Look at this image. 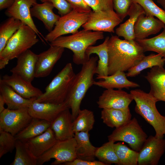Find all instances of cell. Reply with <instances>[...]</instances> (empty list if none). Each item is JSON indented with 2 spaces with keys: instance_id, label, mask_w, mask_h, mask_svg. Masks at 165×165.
<instances>
[{
  "instance_id": "obj_31",
  "label": "cell",
  "mask_w": 165,
  "mask_h": 165,
  "mask_svg": "<svg viewBox=\"0 0 165 165\" xmlns=\"http://www.w3.org/2000/svg\"><path fill=\"white\" fill-rule=\"evenodd\" d=\"M165 59L160 55L152 53L144 57L136 65L128 71L127 77H134L139 74L144 69L155 66H164Z\"/></svg>"
},
{
  "instance_id": "obj_8",
  "label": "cell",
  "mask_w": 165,
  "mask_h": 165,
  "mask_svg": "<svg viewBox=\"0 0 165 165\" xmlns=\"http://www.w3.org/2000/svg\"><path fill=\"white\" fill-rule=\"evenodd\" d=\"M147 138V134L135 117L121 127L115 128L108 136V141L126 142L132 149L138 152Z\"/></svg>"
},
{
  "instance_id": "obj_44",
  "label": "cell",
  "mask_w": 165,
  "mask_h": 165,
  "mask_svg": "<svg viewBox=\"0 0 165 165\" xmlns=\"http://www.w3.org/2000/svg\"><path fill=\"white\" fill-rule=\"evenodd\" d=\"M71 5L73 9H77L88 11H91L84 0H66Z\"/></svg>"
},
{
  "instance_id": "obj_19",
  "label": "cell",
  "mask_w": 165,
  "mask_h": 165,
  "mask_svg": "<svg viewBox=\"0 0 165 165\" xmlns=\"http://www.w3.org/2000/svg\"><path fill=\"white\" fill-rule=\"evenodd\" d=\"M1 80L25 98H37L43 93L39 89L34 86L31 82L14 74L11 75H5Z\"/></svg>"
},
{
  "instance_id": "obj_16",
  "label": "cell",
  "mask_w": 165,
  "mask_h": 165,
  "mask_svg": "<svg viewBox=\"0 0 165 165\" xmlns=\"http://www.w3.org/2000/svg\"><path fill=\"white\" fill-rule=\"evenodd\" d=\"M35 100L29 106L28 110L33 117L52 123L63 111L70 109L68 102L59 104L47 102H38Z\"/></svg>"
},
{
  "instance_id": "obj_40",
  "label": "cell",
  "mask_w": 165,
  "mask_h": 165,
  "mask_svg": "<svg viewBox=\"0 0 165 165\" xmlns=\"http://www.w3.org/2000/svg\"><path fill=\"white\" fill-rule=\"evenodd\" d=\"M113 9L123 20L128 15L130 7L134 2L133 0H112Z\"/></svg>"
},
{
  "instance_id": "obj_45",
  "label": "cell",
  "mask_w": 165,
  "mask_h": 165,
  "mask_svg": "<svg viewBox=\"0 0 165 165\" xmlns=\"http://www.w3.org/2000/svg\"><path fill=\"white\" fill-rule=\"evenodd\" d=\"M15 0H0V10L8 9L14 3Z\"/></svg>"
},
{
  "instance_id": "obj_18",
  "label": "cell",
  "mask_w": 165,
  "mask_h": 165,
  "mask_svg": "<svg viewBox=\"0 0 165 165\" xmlns=\"http://www.w3.org/2000/svg\"><path fill=\"white\" fill-rule=\"evenodd\" d=\"M38 58L37 54L29 49L19 56L16 66L10 72L31 82L35 78V70Z\"/></svg>"
},
{
  "instance_id": "obj_42",
  "label": "cell",
  "mask_w": 165,
  "mask_h": 165,
  "mask_svg": "<svg viewBox=\"0 0 165 165\" xmlns=\"http://www.w3.org/2000/svg\"><path fill=\"white\" fill-rule=\"evenodd\" d=\"M45 2L51 3L61 16L68 13L73 9L71 4L66 0H44L43 2Z\"/></svg>"
},
{
  "instance_id": "obj_3",
  "label": "cell",
  "mask_w": 165,
  "mask_h": 165,
  "mask_svg": "<svg viewBox=\"0 0 165 165\" xmlns=\"http://www.w3.org/2000/svg\"><path fill=\"white\" fill-rule=\"evenodd\" d=\"M104 38L103 32L83 29L70 35L60 36L50 42V45L70 50L73 53L74 63L82 65L90 59L86 54L87 48Z\"/></svg>"
},
{
  "instance_id": "obj_5",
  "label": "cell",
  "mask_w": 165,
  "mask_h": 165,
  "mask_svg": "<svg viewBox=\"0 0 165 165\" xmlns=\"http://www.w3.org/2000/svg\"><path fill=\"white\" fill-rule=\"evenodd\" d=\"M75 75L72 64H67L47 86L45 92L35 101L57 104L64 102L68 97Z\"/></svg>"
},
{
  "instance_id": "obj_47",
  "label": "cell",
  "mask_w": 165,
  "mask_h": 165,
  "mask_svg": "<svg viewBox=\"0 0 165 165\" xmlns=\"http://www.w3.org/2000/svg\"><path fill=\"white\" fill-rule=\"evenodd\" d=\"M5 104L6 103L4 99L3 96L0 94V113L6 108L4 107Z\"/></svg>"
},
{
  "instance_id": "obj_4",
  "label": "cell",
  "mask_w": 165,
  "mask_h": 165,
  "mask_svg": "<svg viewBox=\"0 0 165 165\" xmlns=\"http://www.w3.org/2000/svg\"><path fill=\"white\" fill-rule=\"evenodd\" d=\"M130 93L135 101V112L142 117L154 129L157 138H163L165 135V116L161 115L156 106L158 101L150 92L140 89L131 90Z\"/></svg>"
},
{
  "instance_id": "obj_36",
  "label": "cell",
  "mask_w": 165,
  "mask_h": 165,
  "mask_svg": "<svg viewBox=\"0 0 165 165\" xmlns=\"http://www.w3.org/2000/svg\"><path fill=\"white\" fill-rule=\"evenodd\" d=\"M114 148L120 165H137L138 152L131 149L121 142L114 143Z\"/></svg>"
},
{
  "instance_id": "obj_41",
  "label": "cell",
  "mask_w": 165,
  "mask_h": 165,
  "mask_svg": "<svg viewBox=\"0 0 165 165\" xmlns=\"http://www.w3.org/2000/svg\"><path fill=\"white\" fill-rule=\"evenodd\" d=\"M92 11L114 10L112 0H84Z\"/></svg>"
},
{
  "instance_id": "obj_35",
  "label": "cell",
  "mask_w": 165,
  "mask_h": 165,
  "mask_svg": "<svg viewBox=\"0 0 165 165\" xmlns=\"http://www.w3.org/2000/svg\"><path fill=\"white\" fill-rule=\"evenodd\" d=\"M22 22L20 20L10 17L0 26V52L6 46L7 43L19 28Z\"/></svg>"
},
{
  "instance_id": "obj_49",
  "label": "cell",
  "mask_w": 165,
  "mask_h": 165,
  "mask_svg": "<svg viewBox=\"0 0 165 165\" xmlns=\"http://www.w3.org/2000/svg\"><path fill=\"white\" fill-rule=\"evenodd\" d=\"M40 0L42 2H43L44 1V0Z\"/></svg>"
},
{
  "instance_id": "obj_23",
  "label": "cell",
  "mask_w": 165,
  "mask_h": 165,
  "mask_svg": "<svg viewBox=\"0 0 165 165\" xmlns=\"http://www.w3.org/2000/svg\"><path fill=\"white\" fill-rule=\"evenodd\" d=\"M54 8L51 3L45 2L42 4H35L30 9L32 17H36L41 20L49 32L53 29L54 26L61 17L53 12Z\"/></svg>"
},
{
  "instance_id": "obj_20",
  "label": "cell",
  "mask_w": 165,
  "mask_h": 165,
  "mask_svg": "<svg viewBox=\"0 0 165 165\" xmlns=\"http://www.w3.org/2000/svg\"><path fill=\"white\" fill-rule=\"evenodd\" d=\"M70 109L62 112L51 123L50 127L57 140H64L74 137L73 120Z\"/></svg>"
},
{
  "instance_id": "obj_34",
  "label": "cell",
  "mask_w": 165,
  "mask_h": 165,
  "mask_svg": "<svg viewBox=\"0 0 165 165\" xmlns=\"http://www.w3.org/2000/svg\"><path fill=\"white\" fill-rule=\"evenodd\" d=\"M95 123L93 112L87 109H80L78 116L73 122V131L89 132L93 127Z\"/></svg>"
},
{
  "instance_id": "obj_29",
  "label": "cell",
  "mask_w": 165,
  "mask_h": 165,
  "mask_svg": "<svg viewBox=\"0 0 165 165\" xmlns=\"http://www.w3.org/2000/svg\"><path fill=\"white\" fill-rule=\"evenodd\" d=\"M51 124L46 120L33 118L29 123L15 136L17 140L26 142L43 133L50 127Z\"/></svg>"
},
{
  "instance_id": "obj_13",
  "label": "cell",
  "mask_w": 165,
  "mask_h": 165,
  "mask_svg": "<svg viewBox=\"0 0 165 165\" xmlns=\"http://www.w3.org/2000/svg\"><path fill=\"white\" fill-rule=\"evenodd\" d=\"M134 100L130 93L122 89H106L99 96L97 103L100 108L125 109Z\"/></svg>"
},
{
  "instance_id": "obj_43",
  "label": "cell",
  "mask_w": 165,
  "mask_h": 165,
  "mask_svg": "<svg viewBox=\"0 0 165 165\" xmlns=\"http://www.w3.org/2000/svg\"><path fill=\"white\" fill-rule=\"evenodd\" d=\"M64 165H106L105 163L100 161H89L76 159L73 161L65 163Z\"/></svg>"
},
{
  "instance_id": "obj_30",
  "label": "cell",
  "mask_w": 165,
  "mask_h": 165,
  "mask_svg": "<svg viewBox=\"0 0 165 165\" xmlns=\"http://www.w3.org/2000/svg\"><path fill=\"white\" fill-rule=\"evenodd\" d=\"M151 68L145 78L150 84L149 92L154 96L165 91V69L163 66H155Z\"/></svg>"
},
{
  "instance_id": "obj_2",
  "label": "cell",
  "mask_w": 165,
  "mask_h": 165,
  "mask_svg": "<svg viewBox=\"0 0 165 165\" xmlns=\"http://www.w3.org/2000/svg\"><path fill=\"white\" fill-rule=\"evenodd\" d=\"M98 57H92L82 64L80 72L75 75L71 89L66 100L71 110L73 120L78 115L81 102L88 89L95 81L94 79L96 74Z\"/></svg>"
},
{
  "instance_id": "obj_25",
  "label": "cell",
  "mask_w": 165,
  "mask_h": 165,
  "mask_svg": "<svg viewBox=\"0 0 165 165\" xmlns=\"http://www.w3.org/2000/svg\"><path fill=\"white\" fill-rule=\"evenodd\" d=\"M145 13L142 7L139 4L133 2L128 13L129 19L125 22L121 24L116 29V33L119 37H123L124 39L135 40L134 27L139 16Z\"/></svg>"
},
{
  "instance_id": "obj_39",
  "label": "cell",
  "mask_w": 165,
  "mask_h": 165,
  "mask_svg": "<svg viewBox=\"0 0 165 165\" xmlns=\"http://www.w3.org/2000/svg\"><path fill=\"white\" fill-rule=\"evenodd\" d=\"M17 139L15 136L0 128V158L15 148Z\"/></svg>"
},
{
  "instance_id": "obj_24",
  "label": "cell",
  "mask_w": 165,
  "mask_h": 165,
  "mask_svg": "<svg viewBox=\"0 0 165 165\" xmlns=\"http://www.w3.org/2000/svg\"><path fill=\"white\" fill-rule=\"evenodd\" d=\"M0 92L9 109L16 110L28 108L37 98H25L17 93L11 86L0 80Z\"/></svg>"
},
{
  "instance_id": "obj_28",
  "label": "cell",
  "mask_w": 165,
  "mask_h": 165,
  "mask_svg": "<svg viewBox=\"0 0 165 165\" xmlns=\"http://www.w3.org/2000/svg\"><path fill=\"white\" fill-rule=\"evenodd\" d=\"M109 37H106L104 42L97 46H91L87 48L86 54L88 58L92 54H96L98 56L96 74L100 75H108V42Z\"/></svg>"
},
{
  "instance_id": "obj_38",
  "label": "cell",
  "mask_w": 165,
  "mask_h": 165,
  "mask_svg": "<svg viewBox=\"0 0 165 165\" xmlns=\"http://www.w3.org/2000/svg\"><path fill=\"white\" fill-rule=\"evenodd\" d=\"M140 5L145 13L156 17L165 24V11L159 7L152 0H133Z\"/></svg>"
},
{
  "instance_id": "obj_33",
  "label": "cell",
  "mask_w": 165,
  "mask_h": 165,
  "mask_svg": "<svg viewBox=\"0 0 165 165\" xmlns=\"http://www.w3.org/2000/svg\"><path fill=\"white\" fill-rule=\"evenodd\" d=\"M14 160L10 165H37V158L32 154L26 143L17 140Z\"/></svg>"
},
{
  "instance_id": "obj_26",
  "label": "cell",
  "mask_w": 165,
  "mask_h": 165,
  "mask_svg": "<svg viewBox=\"0 0 165 165\" xmlns=\"http://www.w3.org/2000/svg\"><path fill=\"white\" fill-rule=\"evenodd\" d=\"M129 107L125 109L104 108L101 118L107 126L116 128L123 126L131 119Z\"/></svg>"
},
{
  "instance_id": "obj_21",
  "label": "cell",
  "mask_w": 165,
  "mask_h": 165,
  "mask_svg": "<svg viewBox=\"0 0 165 165\" xmlns=\"http://www.w3.org/2000/svg\"><path fill=\"white\" fill-rule=\"evenodd\" d=\"M96 79L102 80L95 81L94 85L106 89H128L140 86L138 84L128 80L126 73L123 71H118L112 75L107 76L97 75Z\"/></svg>"
},
{
  "instance_id": "obj_14",
  "label": "cell",
  "mask_w": 165,
  "mask_h": 165,
  "mask_svg": "<svg viewBox=\"0 0 165 165\" xmlns=\"http://www.w3.org/2000/svg\"><path fill=\"white\" fill-rule=\"evenodd\" d=\"M37 3L36 0H15L13 5L7 9L6 14L9 17L20 20L31 28L45 43V37L36 27L31 14V7Z\"/></svg>"
},
{
  "instance_id": "obj_27",
  "label": "cell",
  "mask_w": 165,
  "mask_h": 165,
  "mask_svg": "<svg viewBox=\"0 0 165 165\" xmlns=\"http://www.w3.org/2000/svg\"><path fill=\"white\" fill-rule=\"evenodd\" d=\"M74 138L76 142V158L89 161L95 160V152L97 148L91 143L89 132L75 133Z\"/></svg>"
},
{
  "instance_id": "obj_15",
  "label": "cell",
  "mask_w": 165,
  "mask_h": 165,
  "mask_svg": "<svg viewBox=\"0 0 165 165\" xmlns=\"http://www.w3.org/2000/svg\"><path fill=\"white\" fill-rule=\"evenodd\" d=\"M64 50L63 47L50 46L47 50L38 54L35 78H43L48 76L61 58Z\"/></svg>"
},
{
  "instance_id": "obj_7",
  "label": "cell",
  "mask_w": 165,
  "mask_h": 165,
  "mask_svg": "<svg viewBox=\"0 0 165 165\" xmlns=\"http://www.w3.org/2000/svg\"><path fill=\"white\" fill-rule=\"evenodd\" d=\"M91 11L72 9L68 13L61 16L52 30L45 37V40L50 42L60 36L77 32L87 21Z\"/></svg>"
},
{
  "instance_id": "obj_12",
  "label": "cell",
  "mask_w": 165,
  "mask_h": 165,
  "mask_svg": "<svg viewBox=\"0 0 165 165\" xmlns=\"http://www.w3.org/2000/svg\"><path fill=\"white\" fill-rule=\"evenodd\" d=\"M165 151V139L150 135L138 152V165H157Z\"/></svg>"
},
{
  "instance_id": "obj_48",
  "label": "cell",
  "mask_w": 165,
  "mask_h": 165,
  "mask_svg": "<svg viewBox=\"0 0 165 165\" xmlns=\"http://www.w3.org/2000/svg\"><path fill=\"white\" fill-rule=\"evenodd\" d=\"M157 2L160 4L165 11V0H157Z\"/></svg>"
},
{
  "instance_id": "obj_22",
  "label": "cell",
  "mask_w": 165,
  "mask_h": 165,
  "mask_svg": "<svg viewBox=\"0 0 165 165\" xmlns=\"http://www.w3.org/2000/svg\"><path fill=\"white\" fill-rule=\"evenodd\" d=\"M57 141L50 127L41 134L25 143L32 154L37 159L50 149Z\"/></svg>"
},
{
  "instance_id": "obj_9",
  "label": "cell",
  "mask_w": 165,
  "mask_h": 165,
  "mask_svg": "<svg viewBox=\"0 0 165 165\" xmlns=\"http://www.w3.org/2000/svg\"><path fill=\"white\" fill-rule=\"evenodd\" d=\"M76 142L74 137L58 141L48 150L37 159V165H42L52 159L55 160L52 165H57L71 162L76 159Z\"/></svg>"
},
{
  "instance_id": "obj_32",
  "label": "cell",
  "mask_w": 165,
  "mask_h": 165,
  "mask_svg": "<svg viewBox=\"0 0 165 165\" xmlns=\"http://www.w3.org/2000/svg\"><path fill=\"white\" fill-rule=\"evenodd\" d=\"M136 41L145 52H154L165 59V27L160 34L155 37Z\"/></svg>"
},
{
  "instance_id": "obj_6",
  "label": "cell",
  "mask_w": 165,
  "mask_h": 165,
  "mask_svg": "<svg viewBox=\"0 0 165 165\" xmlns=\"http://www.w3.org/2000/svg\"><path fill=\"white\" fill-rule=\"evenodd\" d=\"M37 35L33 29L22 23L0 52V69L4 68L10 60L17 58L35 44L39 41Z\"/></svg>"
},
{
  "instance_id": "obj_10",
  "label": "cell",
  "mask_w": 165,
  "mask_h": 165,
  "mask_svg": "<svg viewBox=\"0 0 165 165\" xmlns=\"http://www.w3.org/2000/svg\"><path fill=\"white\" fill-rule=\"evenodd\" d=\"M122 21L114 10L92 11L82 27L87 30L114 33L115 28Z\"/></svg>"
},
{
  "instance_id": "obj_17",
  "label": "cell",
  "mask_w": 165,
  "mask_h": 165,
  "mask_svg": "<svg viewBox=\"0 0 165 165\" xmlns=\"http://www.w3.org/2000/svg\"><path fill=\"white\" fill-rule=\"evenodd\" d=\"M165 27V24L158 18L143 13L139 16L134 25L135 40L137 41L146 38L150 35L158 33Z\"/></svg>"
},
{
  "instance_id": "obj_11",
  "label": "cell",
  "mask_w": 165,
  "mask_h": 165,
  "mask_svg": "<svg viewBox=\"0 0 165 165\" xmlns=\"http://www.w3.org/2000/svg\"><path fill=\"white\" fill-rule=\"evenodd\" d=\"M32 118L28 108L16 110L7 108L0 113V128L15 136L29 123Z\"/></svg>"
},
{
  "instance_id": "obj_37",
  "label": "cell",
  "mask_w": 165,
  "mask_h": 165,
  "mask_svg": "<svg viewBox=\"0 0 165 165\" xmlns=\"http://www.w3.org/2000/svg\"><path fill=\"white\" fill-rule=\"evenodd\" d=\"M114 143L113 141H108L101 147L97 148L95 152L96 157L106 165L112 164L120 165L119 161L115 150Z\"/></svg>"
},
{
  "instance_id": "obj_46",
  "label": "cell",
  "mask_w": 165,
  "mask_h": 165,
  "mask_svg": "<svg viewBox=\"0 0 165 165\" xmlns=\"http://www.w3.org/2000/svg\"><path fill=\"white\" fill-rule=\"evenodd\" d=\"M157 101L165 102V91L164 92L153 96Z\"/></svg>"
},
{
  "instance_id": "obj_1",
  "label": "cell",
  "mask_w": 165,
  "mask_h": 165,
  "mask_svg": "<svg viewBox=\"0 0 165 165\" xmlns=\"http://www.w3.org/2000/svg\"><path fill=\"white\" fill-rule=\"evenodd\" d=\"M108 75L128 71L145 56L142 47L135 40L120 39L112 35L108 42Z\"/></svg>"
}]
</instances>
